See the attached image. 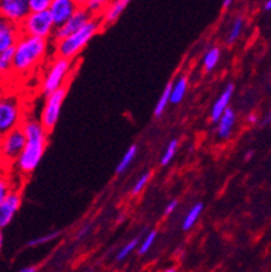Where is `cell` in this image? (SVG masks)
<instances>
[{
  "instance_id": "cell-1",
  "label": "cell",
  "mask_w": 271,
  "mask_h": 272,
  "mask_svg": "<svg viewBox=\"0 0 271 272\" xmlns=\"http://www.w3.org/2000/svg\"><path fill=\"white\" fill-rule=\"evenodd\" d=\"M26 136V146L15 161L16 171L22 175H31L38 168L48 146V132L39 119L26 118L22 123Z\"/></svg>"
},
{
  "instance_id": "cell-2",
  "label": "cell",
  "mask_w": 271,
  "mask_h": 272,
  "mask_svg": "<svg viewBox=\"0 0 271 272\" xmlns=\"http://www.w3.org/2000/svg\"><path fill=\"white\" fill-rule=\"evenodd\" d=\"M49 51L48 39L22 35L14 47V73L27 75L45 60Z\"/></svg>"
},
{
  "instance_id": "cell-3",
  "label": "cell",
  "mask_w": 271,
  "mask_h": 272,
  "mask_svg": "<svg viewBox=\"0 0 271 272\" xmlns=\"http://www.w3.org/2000/svg\"><path fill=\"white\" fill-rule=\"evenodd\" d=\"M102 28L103 24H102L101 18H93L84 28H81L80 30L61 42L56 43V55L58 57H64V59L74 61L75 57L87 46V43L99 33Z\"/></svg>"
},
{
  "instance_id": "cell-4",
  "label": "cell",
  "mask_w": 271,
  "mask_h": 272,
  "mask_svg": "<svg viewBox=\"0 0 271 272\" xmlns=\"http://www.w3.org/2000/svg\"><path fill=\"white\" fill-rule=\"evenodd\" d=\"M72 65H74L72 60L56 56V59L48 66L47 72L43 75L42 83H41V91L45 96L66 87L65 83L68 82L71 76Z\"/></svg>"
},
{
  "instance_id": "cell-5",
  "label": "cell",
  "mask_w": 271,
  "mask_h": 272,
  "mask_svg": "<svg viewBox=\"0 0 271 272\" xmlns=\"http://www.w3.org/2000/svg\"><path fill=\"white\" fill-rule=\"evenodd\" d=\"M25 119L24 106L19 97L0 95V136L20 128Z\"/></svg>"
},
{
  "instance_id": "cell-6",
  "label": "cell",
  "mask_w": 271,
  "mask_h": 272,
  "mask_svg": "<svg viewBox=\"0 0 271 272\" xmlns=\"http://www.w3.org/2000/svg\"><path fill=\"white\" fill-rule=\"evenodd\" d=\"M22 35L35 37V38L48 39L52 37L56 30V24L53 22L51 12H30L29 16L19 26Z\"/></svg>"
},
{
  "instance_id": "cell-7",
  "label": "cell",
  "mask_w": 271,
  "mask_h": 272,
  "mask_svg": "<svg viewBox=\"0 0 271 272\" xmlns=\"http://www.w3.org/2000/svg\"><path fill=\"white\" fill-rule=\"evenodd\" d=\"M26 146V136L22 128H18L12 132L0 137V161L2 163H14L22 155Z\"/></svg>"
},
{
  "instance_id": "cell-8",
  "label": "cell",
  "mask_w": 271,
  "mask_h": 272,
  "mask_svg": "<svg viewBox=\"0 0 271 272\" xmlns=\"http://www.w3.org/2000/svg\"><path fill=\"white\" fill-rule=\"evenodd\" d=\"M66 91H68V88L64 87L61 90L48 95L47 99H45L42 111H41V115H39V122L42 123L43 128L47 129L48 133L52 132L56 128V125H57L60 113H61L62 103H64L66 97Z\"/></svg>"
},
{
  "instance_id": "cell-9",
  "label": "cell",
  "mask_w": 271,
  "mask_h": 272,
  "mask_svg": "<svg viewBox=\"0 0 271 272\" xmlns=\"http://www.w3.org/2000/svg\"><path fill=\"white\" fill-rule=\"evenodd\" d=\"M29 14V0H0V16L10 23L20 26Z\"/></svg>"
},
{
  "instance_id": "cell-10",
  "label": "cell",
  "mask_w": 271,
  "mask_h": 272,
  "mask_svg": "<svg viewBox=\"0 0 271 272\" xmlns=\"http://www.w3.org/2000/svg\"><path fill=\"white\" fill-rule=\"evenodd\" d=\"M91 19H93V16L85 11V8L79 6L76 12H75L74 15H72V18H71L65 24H62L60 28H56L53 35H52L54 43L61 42V41H64L65 38H68V37H71L72 34H75V33L80 30L81 28H84L85 24L88 23Z\"/></svg>"
},
{
  "instance_id": "cell-11",
  "label": "cell",
  "mask_w": 271,
  "mask_h": 272,
  "mask_svg": "<svg viewBox=\"0 0 271 272\" xmlns=\"http://www.w3.org/2000/svg\"><path fill=\"white\" fill-rule=\"evenodd\" d=\"M22 206V192L14 188L4 202L0 203V229L7 228Z\"/></svg>"
},
{
  "instance_id": "cell-12",
  "label": "cell",
  "mask_w": 271,
  "mask_h": 272,
  "mask_svg": "<svg viewBox=\"0 0 271 272\" xmlns=\"http://www.w3.org/2000/svg\"><path fill=\"white\" fill-rule=\"evenodd\" d=\"M79 8V2L74 0H52V6L49 8L56 28L65 24L72 18L76 10Z\"/></svg>"
},
{
  "instance_id": "cell-13",
  "label": "cell",
  "mask_w": 271,
  "mask_h": 272,
  "mask_svg": "<svg viewBox=\"0 0 271 272\" xmlns=\"http://www.w3.org/2000/svg\"><path fill=\"white\" fill-rule=\"evenodd\" d=\"M22 37L19 26L10 23L0 16V53L14 49Z\"/></svg>"
},
{
  "instance_id": "cell-14",
  "label": "cell",
  "mask_w": 271,
  "mask_h": 272,
  "mask_svg": "<svg viewBox=\"0 0 271 272\" xmlns=\"http://www.w3.org/2000/svg\"><path fill=\"white\" fill-rule=\"evenodd\" d=\"M233 93H235V84L229 83L224 88V91L221 92V95L216 99V102L210 109V119L212 122H218L220 118L222 117V114L229 109V103L232 99Z\"/></svg>"
},
{
  "instance_id": "cell-15",
  "label": "cell",
  "mask_w": 271,
  "mask_h": 272,
  "mask_svg": "<svg viewBox=\"0 0 271 272\" xmlns=\"http://www.w3.org/2000/svg\"><path fill=\"white\" fill-rule=\"evenodd\" d=\"M128 6H129L128 0H116V2H110V3L107 4V7H106L105 12H103L101 16L103 28L116 23L117 19L124 14V11L126 10Z\"/></svg>"
},
{
  "instance_id": "cell-16",
  "label": "cell",
  "mask_w": 271,
  "mask_h": 272,
  "mask_svg": "<svg viewBox=\"0 0 271 272\" xmlns=\"http://www.w3.org/2000/svg\"><path fill=\"white\" fill-rule=\"evenodd\" d=\"M236 119L237 117L235 110L229 107V109L222 114L220 121L217 122V136H218V138H221V140H228L229 137L232 136Z\"/></svg>"
},
{
  "instance_id": "cell-17",
  "label": "cell",
  "mask_w": 271,
  "mask_h": 272,
  "mask_svg": "<svg viewBox=\"0 0 271 272\" xmlns=\"http://www.w3.org/2000/svg\"><path fill=\"white\" fill-rule=\"evenodd\" d=\"M204 209H205V206H204V203L202 202L194 203L193 206L190 207L182 222V229L185 230V232L193 229V226L197 224V221L199 219V217H201Z\"/></svg>"
},
{
  "instance_id": "cell-18",
  "label": "cell",
  "mask_w": 271,
  "mask_h": 272,
  "mask_svg": "<svg viewBox=\"0 0 271 272\" xmlns=\"http://www.w3.org/2000/svg\"><path fill=\"white\" fill-rule=\"evenodd\" d=\"M187 86H189V80L186 76H180L176 82H174L172 91H171V105H179L185 99Z\"/></svg>"
},
{
  "instance_id": "cell-19",
  "label": "cell",
  "mask_w": 271,
  "mask_h": 272,
  "mask_svg": "<svg viewBox=\"0 0 271 272\" xmlns=\"http://www.w3.org/2000/svg\"><path fill=\"white\" fill-rule=\"evenodd\" d=\"M137 152H139V146H137L136 144L130 145V146L126 149V152L124 153V156L121 157V160L118 161V164H117L116 174L121 175V174L126 172V169H128V168L132 165L133 161H134L136 156H137Z\"/></svg>"
},
{
  "instance_id": "cell-20",
  "label": "cell",
  "mask_w": 271,
  "mask_h": 272,
  "mask_svg": "<svg viewBox=\"0 0 271 272\" xmlns=\"http://www.w3.org/2000/svg\"><path fill=\"white\" fill-rule=\"evenodd\" d=\"M172 84L174 82H168V84L166 86V88L163 90L162 95L159 96V101L156 103L155 110H153V115L155 118H160L166 111L167 106L171 103V91H172Z\"/></svg>"
},
{
  "instance_id": "cell-21",
  "label": "cell",
  "mask_w": 271,
  "mask_h": 272,
  "mask_svg": "<svg viewBox=\"0 0 271 272\" xmlns=\"http://www.w3.org/2000/svg\"><path fill=\"white\" fill-rule=\"evenodd\" d=\"M107 2L105 0H88V2H79V6L85 8V11L88 12L93 18H101L102 14L105 12L107 7Z\"/></svg>"
},
{
  "instance_id": "cell-22",
  "label": "cell",
  "mask_w": 271,
  "mask_h": 272,
  "mask_svg": "<svg viewBox=\"0 0 271 272\" xmlns=\"http://www.w3.org/2000/svg\"><path fill=\"white\" fill-rule=\"evenodd\" d=\"M14 73V49L0 53V78Z\"/></svg>"
},
{
  "instance_id": "cell-23",
  "label": "cell",
  "mask_w": 271,
  "mask_h": 272,
  "mask_svg": "<svg viewBox=\"0 0 271 272\" xmlns=\"http://www.w3.org/2000/svg\"><path fill=\"white\" fill-rule=\"evenodd\" d=\"M220 49L218 47H210L209 51L205 53V56H204V61H202L205 72H212L217 66L218 61H220Z\"/></svg>"
},
{
  "instance_id": "cell-24",
  "label": "cell",
  "mask_w": 271,
  "mask_h": 272,
  "mask_svg": "<svg viewBox=\"0 0 271 272\" xmlns=\"http://www.w3.org/2000/svg\"><path fill=\"white\" fill-rule=\"evenodd\" d=\"M60 236H61V230H52V232H49V233L42 234V236H37V237L29 240L26 246L34 248V246H39V245L48 244V242H52V241H54V240H57Z\"/></svg>"
},
{
  "instance_id": "cell-25",
  "label": "cell",
  "mask_w": 271,
  "mask_h": 272,
  "mask_svg": "<svg viewBox=\"0 0 271 272\" xmlns=\"http://www.w3.org/2000/svg\"><path fill=\"white\" fill-rule=\"evenodd\" d=\"M243 28H244L243 16H237V18H235V20H233L232 24H231V29H229L228 37H227V42H228L229 45H232V43H235L237 39L240 38Z\"/></svg>"
},
{
  "instance_id": "cell-26",
  "label": "cell",
  "mask_w": 271,
  "mask_h": 272,
  "mask_svg": "<svg viewBox=\"0 0 271 272\" xmlns=\"http://www.w3.org/2000/svg\"><path fill=\"white\" fill-rule=\"evenodd\" d=\"M178 145H179V140L174 138V140H171L167 145L166 151L163 153L162 160H160V164H162L163 167H166L168 164L174 160L175 155H176V152H178Z\"/></svg>"
},
{
  "instance_id": "cell-27",
  "label": "cell",
  "mask_w": 271,
  "mask_h": 272,
  "mask_svg": "<svg viewBox=\"0 0 271 272\" xmlns=\"http://www.w3.org/2000/svg\"><path fill=\"white\" fill-rule=\"evenodd\" d=\"M14 188H16V187L12 186L10 178L3 172H0V203L7 199V196L14 191Z\"/></svg>"
},
{
  "instance_id": "cell-28",
  "label": "cell",
  "mask_w": 271,
  "mask_h": 272,
  "mask_svg": "<svg viewBox=\"0 0 271 272\" xmlns=\"http://www.w3.org/2000/svg\"><path fill=\"white\" fill-rule=\"evenodd\" d=\"M137 246H140V237L132 238L130 241L126 242V244H125L124 246L120 249V251H118L116 260L117 261L125 260V259H126V257H128L129 255H130V253H132L136 248H137Z\"/></svg>"
},
{
  "instance_id": "cell-29",
  "label": "cell",
  "mask_w": 271,
  "mask_h": 272,
  "mask_svg": "<svg viewBox=\"0 0 271 272\" xmlns=\"http://www.w3.org/2000/svg\"><path fill=\"white\" fill-rule=\"evenodd\" d=\"M156 237H157V230H151V232H148L147 236L144 237L143 241L140 242L139 246L140 255H145V253L149 252V249L152 248V245L155 244Z\"/></svg>"
},
{
  "instance_id": "cell-30",
  "label": "cell",
  "mask_w": 271,
  "mask_h": 272,
  "mask_svg": "<svg viewBox=\"0 0 271 272\" xmlns=\"http://www.w3.org/2000/svg\"><path fill=\"white\" fill-rule=\"evenodd\" d=\"M52 6V0H29L30 12H45L49 11Z\"/></svg>"
},
{
  "instance_id": "cell-31",
  "label": "cell",
  "mask_w": 271,
  "mask_h": 272,
  "mask_svg": "<svg viewBox=\"0 0 271 272\" xmlns=\"http://www.w3.org/2000/svg\"><path fill=\"white\" fill-rule=\"evenodd\" d=\"M149 179H151V172H145V174L140 176L139 179L136 180L134 184H133L132 195H139L140 192H143L148 183H149Z\"/></svg>"
},
{
  "instance_id": "cell-32",
  "label": "cell",
  "mask_w": 271,
  "mask_h": 272,
  "mask_svg": "<svg viewBox=\"0 0 271 272\" xmlns=\"http://www.w3.org/2000/svg\"><path fill=\"white\" fill-rule=\"evenodd\" d=\"M91 224H85V225H83L80 228V229L78 230V233H76V240H81V238H84L87 234L91 232Z\"/></svg>"
},
{
  "instance_id": "cell-33",
  "label": "cell",
  "mask_w": 271,
  "mask_h": 272,
  "mask_svg": "<svg viewBox=\"0 0 271 272\" xmlns=\"http://www.w3.org/2000/svg\"><path fill=\"white\" fill-rule=\"evenodd\" d=\"M176 207H178V201H176V199H172V201L167 205L164 214H166V215H170V214H172L176 210Z\"/></svg>"
},
{
  "instance_id": "cell-34",
  "label": "cell",
  "mask_w": 271,
  "mask_h": 272,
  "mask_svg": "<svg viewBox=\"0 0 271 272\" xmlns=\"http://www.w3.org/2000/svg\"><path fill=\"white\" fill-rule=\"evenodd\" d=\"M270 123H271V109H270V111L267 113V115H266V117L262 119V122H260V126H262V128H264V126H267V125H270Z\"/></svg>"
},
{
  "instance_id": "cell-35",
  "label": "cell",
  "mask_w": 271,
  "mask_h": 272,
  "mask_svg": "<svg viewBox=\"0 0 271 272\" xmlns=\"http://www.w3.org/2000/svg\"><path fill=\"white\" fill-rule=\"evenodd\" d=\"M37 267L35 265H26V267H22L18 272H37Z\"/></svg>"
},
{
  "instance_id": "cell-36",
  "label": "cell",
  "mask_w": 271,
  "mask_h": 272,
  "mask_svg": "<svg viewBox=\"0 0 271 272\" xmlns=\"http://www.w3.org/2000/svg\"><path fill=\"white\" fill-rule=\"evenodd\" d=\"M247 121H248V123L255 125L256 122H258V115H256L255 113H251V114H250V115H248Z\"/></svg>"
},
{
  "instance_id": "cell-37",
  "label": "cell",
  "mask_w": 271,
  "mask_h": 272,
  "mask_svg": "<svg viewBox=\"0 0 271 272\" xmlns=\"http://www.w3.org/2000/svg\"><path fill=\"white\" fill-rule=\"evenodd\" d=\"M254 155H255V152H254V151H248L247 153L244 155V161H245V163H247V161H250V160H251L252 157H254Z\"/></svg>"
},
{
  "instance_id": "cell-38",
  "label": "cell",
  "mask_w": 271,
  "mask_h": 272,
  "mask_svg": "<svg viewBox=\"0 0 271 272\" xmlns=\"http://www.w3.org/2000/svg\"><path fill=\"white\" fill-rule=\"evenodd\" d=\"M3 242H4L3 229H0V253H2V249H3Z\"/></svg>"
},
{
  "instance_id": "cell-39",
  "label": "cell",
  "mask_w": 271,
  "mask_h": 272,
  "mask_svg": "<svg viewBox=\"0 0 271 272\" xmlns=\"http://www.w3.org/2000/svg\"><path fill=\"white\" fill-rule=\"evenodd\" d=\"M231 4H232V0H224V2H222V7L228 8Z\"/></svg>"
},
{
  "instance_id": "cell-40",
  "label": "cell",
  "mask_w": 271,
  "mask_h": 272,
  "mask_svg": "<svg viewBox=\"0 0 271 272\" xmlns=\"http://www.w3.org/2000/svg\"><path fill=\"white\" fill-rule=\"evenodd\" d=\"M264 10H266V11H271V0H268V2L264 3Z\"/></svg>"
},
{
  "instance_id": "cell-41",
  "label": "cell",
  "mask_w": 271,
  "mask_h": 272,
  "mask_svg": "<svg viewBox=\"0 0 271 272\" xmlns=\"http://www.w3.org/2000/svg\"><path fill=\"white\" fill-rule=\"evenodd\" d=\"M164 272H176V269H175V268H167Z\"/></svg>"
},
{
  "instance_id": "cell-42",
  "label": "cell",
  "mask_w": 271,
  "mask_h": 272,
  "mask_svg": "<svg viewBox=\"0 0 271 272\" xmlns=\"http://www.w3.org/2000/svg\"><path fill=\"white\" fill-rule=\"evenodd\" d=\"M0 137H2V136H0Z\"/></svg>"
}]
</instances>
